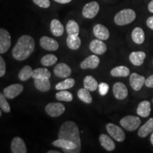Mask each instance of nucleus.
I'll return each instance as SVG.
<instances>
[{
  "label": "nucleus",
  "instance_id": "4be33fe9",
  "mask_svg": "<svg viewBox=\"0 0 153 153\" xmlns=\"http://www.w3.org/2000/svg\"><path fill=\"white\" fill-rule=\"evenodd\" d=\"M51 31L53 36L60 37L64 33V26L60 21L57 19H53L51 22Z\"/></svg>",
  "mask_w": 153,
  "mask_h": 153
},
{
  "label": "nucleus",
  "instance_id": "a878e982",
  "mask_svg": "<svg viewBox=\"0 0 153 153\" xmlns=\"http://www.w3.org/2000/svg\"><path fill=\"white\" fill-rule=\"evenodd\" d=\"M110 74L114 77H126L130 74V70L126 66L120 65L113 68L111 70Z\"/></svg>",
  "mask_w": 153,
  "mask_h": 153
},
{
  "label": "nucleus",
  "instance_id": "39448f33",
  "mask_svg": "<svg viewBox=\"0 0 153 153\" xmlns=\"http://www.w3.org/2000/svg\"><path fill=\"white\" fill-rule=\"evenodd\" d=\"M106 131L111 137L118 142H123L126 139V134L123 130L119 126L115 125L114 123H107L106 126Z\"/></svg>",
  "mask_w": 153,
  "mask_h": 153
},
{
  "label": "nucleus",
  "instance_id": "f03ea898",
  "mask_svg": "<svg viewBox=\"0 0 153 153\" xmlns=\"http://www.w3.org/2000/svg\"><path fill=\"white\" fill-rule=\"evenodd\" d=\"M58 138L69 140L77 145L74 153H79L82 150L81 137L79 128L74 121L68 120L61 125L58 132Z\"/></svg>",
  "mask_w": 153,
  "mask_h": 153
},
{
  "label": "nucleus",
  "instance_id": "423d86ee",
  "mask_svg": "<svg viewBox=\"0 0 153 153\" xmlns=\"http://www.w3.org/2000/svg\"><path fill=\"white\" fill-rule=\"evenodd\" d=\"M65 111V107L61 103H49L45 106V112L51 117H58Z\"/></svg>",
  "mask_w": 153,
  "mask_h": 153
},
{
  "label": "nucleus",
  "instance_id": "72a5a7b5",
  "mask_svg": "<svg viewBox=\"0 0 153 153\" xmlns=\"http://www.w3.org/2000/svg\"><path fill=\"white\" fill-rule=\"evenodd\" d=\"M57 61L56 55L53 54H48L44 55L41 60V63L45 67H50L54 65Z\"/></svg>",
  "mask_w": 153,
  "mask_h": 153
},
{
  "label": "nucleus",
  "instance_id": "4c0bfd02",
  "mask_svg": "<svg viewBox=\"0 0 153 153\" xmlns=\"http://www.w3.org/2000/svg\"><path fill=\"white\" fill-rule=\"evenodd\" d=\"M35 4L41 8L47 9L51 6V1L50 0H33Z\"/></svg>",
  "mask_w": 153,
  "mask_h": 153
},
{
  "label": "nucleus",
  "instance_id": "b1692460",
  "mask_svg": "<svg viewBox=\"0 0 153 153\" xmlns=\"http://www.w3.org/2000/svg\"><path fill=\"white\" fill-rule=\"evenodd\" d=\"M34 85H35L36 89L41 92L48 91L51 88V84L49 79H34Z\"/></svg>",
  "mask_w": 153,
  "mask_h": 153
},
{
  "label": "nucleus",
  "instance_id": "aec40b11",
  "mask_svg": "<svg viewBox=\"0 0 153 153\" xmlns=\"http://www.w3.org/2000/svg\"><path fill=\"white\" fill-rule=\"evenodd\" d=\"M99 142L101 146L107 151H113L116 148L114 141L106 134H101L99 136Z\"/></svg>",
  "mask_w": 153,
  "mask_h": 153
},
{
  "label": "nucleus",
  "instance_id": "a18cd8bd",
  "mask_svg": "<svg viewBox=\"0 0 153 153\" xmlns=\"http://www.w3.org/2000/svg\"><path fill=\"white\" fill-rule=\"evenodd\" d=\"M150 142L152 143V145H153V132L151 134V136H150Z\"/></svg>",
  "mask_w": 153,
  "mask_h": 153
},
{
  "label": "nucleus",
  "instance_id": "ddd939ff",
  "mask_svg": "<svg viewBox=\"0 0 153 153\" xmlns=\"http://www.w3.org/2000/svg\"><path fill=\"white\" fill-rule=\"evenodd\" d=\"M40 45L44 50L55 51L59 48V43L57 41L48 36H43L40 39Z\"/></svg>",
  "mask_w": 153,
  "mask_h": 153
},
{
  "label": "nucleus",
  "instance_id": "7ed1b4c3",
  "mask_svg": "<svg viewBox=\"0 0 153 153\" xmlns=\"http://www.w3.org/2000/svg\"><path fill=\"white\" fill-rule=\"evenodd\" d=\"M136 14L133 9H125L120 11L114 17L115 24L118 26H125L135 21Z\"/></svg>",
  "mask_w": 153,
  "mask_h": 153
},
{
  "label": "nucleus",
  "instance_id": "20e7f679",
  "mask_svg": "<svg viewBox=\"0 0 153 153\" xmlns=\"http://www.w3.org/2000/svg\"><path fill=\"white\" fill-rule=\"evenodd\" d=\"M141 120L137 116H126L120 120V124L124 129L128 131H135L140 127Z\"/></svg>",
  "mask_w": 153,
  "mask_h": 153
},
{
  "label": "nucleus",
  "instance_id": "37998d69",
  "mask_svg": "<svg viewBox=\"0 0 153 153\" xmlns=\"http://www.w3.org/2000/svg\"><path fill=\"white\" fill-rule=\"evenodd\" d=\"M148 10L150 11L151 13H153V0H152V1L148 4Z\"/></svg>",
  "mask_w": 153,
  "mask_h": 153
},
{
  "label": "nucleus",
  "instance_id": "393cba45",
  "mask_svg": "<svg viewBox=\"0 0 153 153\" xmlns=\"http://www.w3.org/2000/svg\"><path fill=\"white\" fill-rule=\"evenodd\" d=\"M84 87L90 91H94L98 89L99 84L98 82L94 77L91 75H87L83 80Z\"/></svg>",
  "mask_w": 153,
  "mask_h": 153
},
{
  "label": "nucleus",
  "instance_id": "c9c22d12",
  "mask_svg": "<svg viewBox=\"0 0 153 153\" xmlns=\"http://www.w3.org/2000/svg\"><path fill=\"white\" fill-rule=\"evenodd\" d=\"M7 99V98L4 95V94H0V108L4 112L9 113L11 111V108Z\"/></svg>",
  "mask_w": 153,
  "mask_h": 153
},
{
  "label": "nucleus",
  "instance_id": "49530a36",
  "mask_svg": "<svg viewBox=\"0 0 153 153\" xmlns=\"http://www.w3.org/2000/svg\"><path fill=\"white\" fill-rule=\"evenodd\" d=\"M152 102H153V99H152Z\"/></svg>",
  "mask_w": 153,
  "mask_h": 153
},
{
  "label": "nucleus",
  "instance_id": "f257e3e1",
  "mask_svg": "<svg viewBox=\"0 0 153 153\" xmlns=\"http://www.w3.org/2000/svg\"><path fill=\"white\" fill-rule=\"evenodd\" d=\"M35 46L36 43L33 37L28 35L22 36L12 49V56L19 61L26 60L33 53Z\"/></svg>",
  "mask_w": 153,
  "mask_h": 153
},
{
  "label": "nucleus",
  "instance_id": "a211bd4d",
  "mask_svg": "<svg viewBox=\"0 0 153 153\" xmlns=\"http://www.w3.org/2000/svg\"><path fill=\"white\" fill-rule=\"evenodd\" d=\"M93 33L95 37L101 41L108 40L110 36L109 30L102 24H96L93 28Z\"/></svg>",
  "mask_w": 153,
  "mask_h": 153
},
{
  "label": "nucleus",
  "instance_id": "c03bdc74",
  "mask_svg": "<svg viewBox=\"0 0 153 153\" xmlns=\"http://www.w3.org/2000/svg\"><path fill=\"white\" fill-rule=\"evenodd\" d=\"M48 153H60V151H55V150H49L48 151Z\"/></svg>",
  "mask_w": 153,
  "mask_h": 153
},
{
  "label": "nucleus",
  "instance_id": "f8f14e48",
  "mask_svg": "<svg viewBox=\"0 0 153 153\" xmlns=\"http://www.w3.org/2000/svg\"><path fill=\"white\" fill-rule=\"evenodd\" d=\"M145 80L146 79H145V76L133 72L130 76V85L133 90L138 91L142 89L143 86L145 84Z\"/></svg>",
  "mask_w": 153,
  "mask_h": 153
},
{
  "label": "nucleus",
  "instance_id": "f704fd0d",
  "mask_svg": "<svg viewBox=\"0 0 153 153\" xmlns=\"http://www.w3.org/2000/svg\"><path fill=\"white\" fill-rule=\"evenodd\" d=\"M55 98L58 101L70 102V101L73 100V96H72V94L70 93V91L66 90H60V91L56 93Z\"/></svg>",
  "mask_w": 153,
  "mask_h": 153
},
{
  "label": "nucleus",
  "instance_id": "7c9ffc66",
  "mask_svg": "<svg viewBox=\"0 0 153 153\" xmlns=\"http://www.w3.org/2000/svg\"><path fill=\"white\" fill-rule=\"evenodd\" d=\"M89 91H89L85 87L81 88L77 91L78 98L85 104H91L92 102V97Z\"/></svg>",
  "mask_w": 153,
  "mask_h": 153
},
{
  "label": "nucleus",
  "instance_id": "bb28decb",
  "mask_svg": "<svg viewBox=\"0 0 153 153\" xmlns=\"http://www.w3.org/2000/svg\"><path fill=\"white\" fill-rule=\"evenodd\" d=\"M131 38L134 43H135L136 44L140 45V44L143 43L145 38L144 30L140 27L135 28L133 30V31H132Z\"/></svg>",
  "mask_w": 153,
  "mask_h": 153
},
{
  "label": "nucleus",
  "instance_id": "dca6fc26",
  "mask_svg": "<svg viewBox=\"0 0 153 153\" xmlns=\"http://www.w3.org/2000/svg\"><path fill=\"white\" fill-rule=\"evenodd\" d=\"M100 60L97 55H91L85 58L82 62L80 63V68L83 70L87 69H96L99 65Z\"/></svg>",
  "mask_w": 153,
  "mask_h": 153
},
{
  "label": "nucleus",
  "instance_id": "9d476101",
  "mask_svg": "<svg viewBox=\"0 0 153 153\" xmlns=\"http://www.w3.org/2000/svg\"><path fill=\"white\" fill-rule=\"evenodd\" d=\"M23 91H24V85L22 84H14L4 88L3 94L7 99H13L20 95Z\"/></svg>",
  "mask_w": 153,
  "mask_h": 153
},
{
  "label": "nucleus",
  "instance_id": "c756f323",
  "mask_svg": "<svg viewBox=\"0 0 153 153\" xmlns=\"http://www.w3.org/2000/svg\"><path fill=\"white\" fill-rule=\"evenodd\" d=\"M75 85V80L73 78H66L63 81L59 82L55 85V89L57 90H67L71 89Z\"/></svg>",
  "mask_w": 153,
  "mask_h": 153
},
{
  "label": "nucleus",
  "instance_id": "9b49d317",
  "mask_svg": "<svg viewBox=\"0 0 153 153\" xmlns=\"http://www.w3.org/2000/svg\"><path fill=\"white\" fill-rule=\"evenodd\" d=\"M113 93L115 98L118 100H123L128 95V90L126 86L122 82H116L113 86Z\"/></svg>",
  "mask_w": 153,
  "mask_h": 153
},
{
  "label": "nucleus",
  "instance_id": "c85d7f7f",
  "mask_svg": "<svg viewBox=\"0 0 153 153\" xmlns=\"http://www.w3.org/2000/svg\"><path fill=\"white\" fill-rule=\"evenodd\" d=\"M51 73L46 68H36L33 70L32 78L36 79H50Z\"/></svg>",
  "mask_w": 153,
  "mask_h": 153
},
{
  "label": "nucleus",
  "instance_id": "4468645a",
  "mask_svg": "<svg viewBox=\"0 0 153 153\" xmlns=\"http://www.w3.org/2000/svg\"><path fill=\"white\" fill-rule=\"evenodd\" d=\"M53 72L55 76L60 78H68L72 74V70L70 66L63 62L56 65Z\"/></svg>",
  "mask_w": 153,
  "mask_h": 153
},
{
  "label": "nucleus",
  "instance_id": "e433bc0d",
  "mask_svg": "<svg viewBox=\"0 0 153 153\" xmlns=\"http://www.w3.org/2000/svg\"><path fill=\"white\" fill-rule=\"evenodd\" d=\"M99 92L101 96H105L107 94L109 90V85L106 82H101L99 85Z\"/></svg>",
  "mask_w": 153,
  "mask_h": 153
},
{
  "label": "nucleus",
  "instance_id": "79ce46f5",
  "mask_svg": "<svg viewBox=\"0 0 153 153\" xmlns=\"http://www.w3.org/2000/svg\"><path fill=\"white\" fill-rule=\"evenodd\" d=\"M54 1L60 4H68L69 2H70L72 0H54Z\"/></svg>",
  "mask_w": 153,
  "mask_h": 153
},
{
  "label": "nucleus",
  "instance_id": "6e6552de",
  "mask_svg": "<svg viewBox=\"0 0 153 153\" xmlns=\"http://www.w3.org/2000/svg\"><path fill=\"white\" fill-rule=\"evenodd\" d=\"M11 45V36L7 30L0 28V53L4 54L10 48Z\"/></svg>",
  "mask_w": 153,
  "mask_h": 153
},
{
  "label": "nucleus",
  "instance_id": "58836bf2",
  "mask_svg": "<svg viewBox=\"0 0 153 153\" xmlns=\"http://www.w3.org/2000/svg\"><path fill=\"white\" fill-rule=\"evenodd\" d=\"M7 71V67H6V62L2 57H0V77L4 76Z\"/></svg>",
  "mask_w": 153,
  "mask_h": 153
},
{
  "label": "nucleus",
  "instance_id": "2eb2a0df",
  "mask_svg": "<svg viewBox=\"0 0 153 153\" xmlns=\"http://www.w3.org/2000/svg\"><path fill=\"white\" fill-rule=\"evenodd\" d=\"M89 50L94 54L103 55L106 52L107 46L106 43L100 39H94L89 44Z\"/></svg>",
  "mask_w": 153,
  "mask_h": 153
},
{
  "label": "nucleus",
  "instance_id": "cd10ccee",
  "mask_svg": "<svg viewBox=\"0 0 153 153\" xmlns=\"http://www.w3.org/2000/svg\"><path fill=\"white\" fill-rule=\"evenodd\" d=\"M66 41L69 48L73 51L79 49L81 46V39L78 36L68 35Z\"/></svg>",
  "mask_w": 153,
  "mask_h": 153
},
{
  "label": "nucleus",
  "instance_id": "6ab92c4d",
  "mask_svg": "<svg viewBox=\"0 0 153 153\" xmlns=\"http://www.w3.org/2000/svg\"><path fill=\"white\" fill-rule=\"evenodd\" d=\"M146 57V54L143 51H135L132 52L129 55V60L133 65L140 66L144 62Z\"/></svg>",
  "mask_w": 153,
  "mask_h": 153
},
{
  "label": "nucleus",
  "instance_id": "5701e85b",
  "mask_svg": "<svg viewBox=\"0 0 153 153\" xmlns=\"http://www.w3.org/2000/svg\"><path fill=\"white\" fill-rule=\"evenodd\" d=\"M153 132V118H151L144 125L141 126L137 132V135L140 137H147Z\"/></svg>",
  "mask_w": 153,
  "mask_h": 153
},
{
  "label": "nucleus",
  "instance_id": "1a4fd4ad",
  "mask_svg": "<svg viewBox=\"0 0 153 153\" xmlns=\"http://www.w3.org/2000/svg\"><path fill=\"white\" fill-rule=\"evenodd\" d=\"M99 4L97 1H91L86 4L82 9V15L86 19H93L98 14L99 11Z\"/></svg>",
  "mask_w": 153,
  "mask_h": 153
},
{
  "label": "nucleus",
  "instance_id": "412c9836",
  "mask_svg": "<svg viewBox=\"0 0 153 153\" xmlns=\"http://www.w3.org/2000/svg\"><path fill=\"white\" fill-rule=\"evenodd\" d=\"M151 112L150 101H143L138 104L137 108V114L141 117L146 118L149 116Z\"/></svg>",
  "mask_w": 153,
  "mask_h": 153
},
{
  "label": "nucleus",
  "instance_id": "a19ab883",
  "mask_svg": "<svg viewBox=\"0 0 153 153\" xmlns=\"http://www.w3.org/2000/svg\"><path fill=\"white\" fill-rule=\"evenodd\" d=\"M147 26H148L150 29L153 30V16L149 17L147 20Z\"/></svg>",
  "mask_w": 153,
  "mask_h": 153
},
{
  "label": "nucleus",
  "instance_id": "f3484780",
  "mask_svg": "<svg viewBox=\"0 0 153 153\" xmlns=\"http://www.w3.org/2000/svg\"><path fill=\"white\" fill-rule=\"evenodd\" d=\"M11 150L13 153H26V143L24 140L20 137H15L13 138L11 143Z\"/></svg>",
  "mask_w": 153,
  "mask_h": 153
},
{
  "label": "nucleus",
  "instance_id": "0eeeda50",
  "mask_svg": "<svg viewBox=\"0 0 153 153\" xmlns=\"http://www.w3.org/2000/svg\"><path fill=\"white\" fill-rule=\"evenodd\" d=\"M52 145L57 148H62L63 152L66 153H74V151L77 148V145L72 141L62 138L56 140L52 143Z\"/></svg>",
  "mask_w": 153,
  "mask_h": 153
},
{
  "label": "nucleus",
  "instance_id": "2f4dec72",
  "mask_svg": "<svg viewBox=\"0 0 153 153\" xmlns=\"http://www.w3.org/2000/svg\"><path fill=\"white\" fill-rule=\"evenodd\" d=\"M66 31L68 35L79 36V26L75 21L70 20L67 23Z\"/></svg>",
  "mask_w": 153,
  "mask_h": 153
},
{
  "label": "nucleus",
  "instance_id": "473e14b6",
  "mask_svg": "<svg viewBox=\"0 0 153 153\" xmlns=\"http://www.w3.org/2000/svg\"><path fill=\"white\" fill-rule=\"evenodd\" d=\"M33 69L29 65H26L19 72V79L21 81L25 82L29 79L32 77V73H33Z\"/></svg>",
  "mask_w": 153,
  "mask_h": 153
},
{
  "label": "nucleus",
  "instance_id": "ea45409f",
  "mask_svg": "<svg viewBox=\"0 0 153 153\" xmlns=\"http://www.w3.org/2000/svg\"><path fill=\"white\" fill-rule=\"evenodd\" d=\"M145 86L149 88H153V74L148 76L145 80Z\"/></svg>",
  "mask_w": 153,
  "mask_h": 153
}]
</instances>
